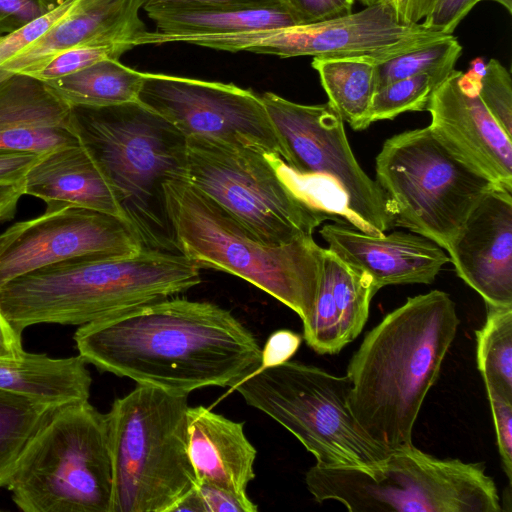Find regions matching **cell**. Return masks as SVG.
Here are the masks:
<instances>
[{
  "mask_svg": "<svg viewBox=\"0 0 512 512\" xmlns=\"http://www.w3.org/2000/svg\"><path fill=\"white\" fill-rule=\"evenodd\" d=\"M73 339L98 370L181 395L234 389L261 363L258 341L230 311L178 297L82 325Z\"/></svg>",
  "mask_w": 512,
  "mask_h": 512,
  "instance_id": "6da1fadb",
  "label": "cell"
},
{
  "mask_svg": "<svg viewBox=\"0 0 512 512\" xmlns=\"http://www.w3.org/2000/svg\"><path fill=\"white\" fill-rule=\"evenodd\" d=\"M459 326L449 294L410 297L364 337L347 367L349 406L365 433L386 449L411 446L430 388Z\"/></svg>",
  "mask_w": 512,
  "mask_h": 512,
  "instance_id": "7a4b0ae2",
  "label": "cell"
},
{
  "mask_svg": "<svg viewBox=\"0 0 512 512\" xmlns=\"http://www.w3.org/2000/svg\"><path fill=\"white\" fill-rule=\"evenodd\" d=\"M200 282V267L181 253L143 248L127 257L69 259L22 275L0 288V308L21 332L44 323L82 326Z\"/></svg>",
  "mask_w": 512,
  "mask_h": 512,
  "instance_id": "3957f363",
  "label": "cell"
},
{
  "mask_svg": "<svg viewBox=\"0 0 512 512\" xmlns=\"http://www.w3.org/2000/svg\"><path fill=\"white\" fill-rule=\"evenodd\" d=\"M74 133L110 183L145 248L178 252L164 184L187 178V138L139 101L71 106Z\"/></svg>",
  "mask_w": 512,
  "mask_h": 512,
  "instance_id": "277c9868",
  "label": "cell"
},
{
  "mask_svg": "<svg viewBox=\"0 0 512 512\" xmlns=\"http://www.w3.org/2000/svg\"><path fill=\"white\" fill-rule=\"evenodd\" d=\"M176 249L200 268L238 276L306 322L314 308L324 248L312 236L265 244L185 179L164 184Z\"/></svg>",
  "mask_w": 512,
  "mask_h": 512,
  "instance_id": "5b68a950",
  "label": "cell"
},
{
  "mask_svg": "<svg viewBox=\"0 0 512 512\" xmlns=\"http://www.w3.org/2000/svg\"><path fill=\"white\" fill-rule=\"evenodd\" d=\"M188 395L137 384L105 414L110 512H170L197 485L188 451Z\"/></svg>",
  "mask_w": 512,
  "mask_h": 512,
  "instance_id": "8992f818",
  "label": "cell"
},
{
  "mask_svg": "<svg viewBox=\"0 0 512 512\" xmlns=\"http://www.w3.org/2000/svg\"><path fill=\"white\" fill-rule=\"evenodd\" d=\"M307 489L351 512H500L497 487L482 463L440 459L413 445L373 469L312 466Z\"/></svg>",
  "mask_w": 512,
  "mask_h": 512,
  "instance_id": "52a82bcc",
  "label": "cell"
},
{
  "mask_svg": "<svg viewBox=\"0 0 512 512\" xmlns=\"http://www.w3.org/2000/svg\"><path fill=\"white\" fill-rule=\"evenodd\" d=\"M6 488L24 512H110L105 414L89 401L56 409L27 443Z\"/></svg>",
  "mask_w": 512,
  "mask_h": 512,
  "instance_id": "ba28073f",
  "label": "cell"
},
{
  "mask_svg": "<svg viewBox=\"0 0 512 512\" xmlns=\"http://www.w3.org/2000/svg\"><path fill=\"white\" fill-rule=\"evenodd\" d=\"M234 389L293 434L321 467H378L392 450L373 441L349 406L347 375L295 361L261 368Z\"/></svg>",
  "mask_w": 512,
  "mask_h": 512,
  "instance_id": "9c48e42d",
  "label": "cell"
},
{
  "mask_svg": "<svg viewBox=\"0 0 512 512\" xmlns=\"http://www.w3.org/2000/svg\"><path fill=\"white\" fill-rule=\"evenodd\" d=\"M377 183L390 200L394 226L446 249L492 180L455 157L429 127L387 139L376 157Z\"/></svg>",
  "mask_w": 512,
  "mask_h": 512,
  "instance_id": "30bf717a",
  "label": "cell"
},
{
  "mask_svg": "<svg viewBox=\"0 0 512 512\" xmlns=\"http://www.w3.org/2000/svg\"><path fill=\"white\" fill-rule=\"evenodd\" d=\"M186 138V180L263 243L284 245L312 236L331 220L289 186L272 155L200 136Z\"/></svg>",
  "mask_w": 512,
  "mask_h": 512,
  "instance_id": "8fae6325",
  "label": "cell"
},
{
  "mask_svg": "<svg viewBox=\"0 0 512 512\" xmlns=\"http://www.w3.org/2000/svg\"><path fill=\"white\" fill-rule=\"evenodd\" d=\"M446 35L420 23H400L390 4L382 1L355 13L311 24L233 34L169 35L166 41L281 58L362 57L378 64Z\"/></svg>",
  "mask_w": 512,
  "mask_h": 512,
  "instance_id": "7c38bea8",
  "label": "cell"
},
{
  "mask_svg": "<svg viewBox=\"0 0 512 512\" xmlns=\"http://www.w3.org/2000/svg\"><path fill=\"white\" fill-rule=\"evenodd\" d=\"M260 97L282 146V160L292 170L334 181L358 230L381 234L394 226L390 200L357 162L344 121L329 102L304 105L272 92Z\"/></svg>",
  "mask_w": 512,
  "mask_h": 512,
  "instance_id": "4fadbf2b",
  "label": "cell"
},
{
  "mask_svg": "<svg viewBox=\"0 0 512 512\" xmlns=\"http://www.w3.org/2000/svg\"><path fill=\"white\" fill-rule=\"evenodd\" d=\"M138 101L183 135L253 148L283 158L260 96L234 84L144 73Z\"/></svg>",
  "mask_w": 512,
  "mask_h": 512,
  "instance_id": "5bb4252c",
  "label": "cell"
},
{
  "mask_svg": "<svg viewBox=\"0 0 512 512\" xmlns=\"http://www.w3.org/2000/svg\"><path fill=\"white\" fill-rule=\"evenodd\" d=\"M145 248L125 219L68 207L45 211L0 233V288L22 275L74 258H120Z\"/></svg>",
  "mask_w": 512,
  "mask_h": 512,
  "instance_id": "9a60e30c",
  "label": "cell"
},
{
  "mask_svg": "<svg viewBox=\"0 0 512 512\" xmlns=\"http://www.w3.org/2000/svg\"><path fill=\"white\" fill-rule=\"evenodd\" d=\"M479 81L454 69L432 93L428 127L455 157L512 190V137L480 99Z\"/></svg>",
  "mask_w": 512,
  "mask_h": 512,
  "instance_id": "2e32d148",
  "label": "cell"
},
{
  "mask_svg": "<svg viewBox=\"0 0 512 512\" xmlns=\"http://www.w3.org/2000/svg\"><path fill=\"white\" fill-rule=\"evenodd\" d=\"M446 250L458 276L486 305L512 306V190H489Z\"/></svg>",
  "mask_w": 512,
  "mask_h": 512,
  "instance_id": "e0dca14e",
  "label": "cell"
},
{
  "mask_svg": "<svg viewBox=\"0 0 512 512\" xmlns=\"http://www.w3.org/2000/svg\"><path fill=\"white\" fill-rule=\"evenodd\" d=\"M319 233L331 252L365 273L378 291L388 285L431 284L450 261L442 247L417 233L367 234L337 222Z\"/></svg>",
  "mask_w": 512,
  "mask_h": 512,
  "instance_id": "ac0fdd59",
  "label": "cell"
},
{
  "mask_svg": "<svg viewBox=\"0 0 512 512\" xmlns=\"http://www.w3.org/2000/svg\"><path fill=\"white\" fill-rule=\"evenodd\" d=\"M71 110L45 82L10 75L0 82V153L42 155L78 143Z\"/></svg>",
  "mask_w": 512,
  "mask_h": 512,
  "instance_id": "d6986e66",
  "label": "cell"
},
{
  "mask_svg": "<svg viewBox=\"0 0 512 512\" xmlns=\"http://www.w3.org/2000/svg\"><path fill=\"white\" fill-rule=\"evenodd\" d=\"M141 8L143 0H75L62 17L2 68L11 74L24 73L76 46L122 42L134 46V40L146 31L139 17Z\"/></svg>",
  "mask_w": 512,
  "mask_h": 512,
  "instance_id": "ffe728a7",
  "label": "cell"
},
{
  "mask_svg": "<svg viewBox=\"0 0 512 512\" xmlns=\"http://www.w3.org/2000/svg\"><path fill=\"white\" fill-rule=\"evenodd\" d=\"M378 292L363 272L323 250L314 308L303 323V338L318 354H337L362 331Z\"/></svg>",
  "mask_w": 512,
  "mask_h": 512,
  "instance_id": "44dd1931",
  "label": "cell"
},
{
  "mask_svg": "<svg viewBox=\"0 0 512 512\" xmlns=\"http://www.w3.org/2000/svg\"><path fill=\"white\" fill-rule=\"evenodd\" d=\"M23 194L43 200L45 211L85 208L127 220L107 178L80 142L40 155L23 179Z\"/></svg>",
  "mask_w": 512,
  "mask_h": 512,
  "instance_id": "7402d4cb",
  "label": "cell"
},
{
  "mask_svg": "<svg viewBox=\"0 0 512 512\" xmlns=\"http://www.w3.org/2000/svg\"><path fill=\"white\" fill-rule=\"evenodd\" d=\"M188 451L197 482H207L247 495L255 478L257 451L244 432V423L204 406L189 407Z\"/></svg>",
  "mask_w": 512,
  "mask_h": 512,
  "instance_id": "603a6c76",
  "label": "cell"
},
{
  "mask_svg": "<svg viewBox=\"0 0 512 512\" xmlns=\"http://www.w3.org/2000/svg\"><path fill=\"white\" fill-rule=\"evenodd\" d=\"M91 384L79 354L53 358L25 351L19 359H0V389L54 406L88 401Z\"/></svg>",
  "mask_w": 512,
  "mask_h": 512,
  "instance_id": "cb8c5ba5",
  "label": "cell"
},
{
  "mask_svg": "<svg viewBox=\"0 0 512 512\" xmlns=\"http://www.w3.org/2000/svg\"><path fill=\"white\" fill-rule=\"evenodd\" d=\"M164 35L233 34L299 25L280 0L146 13Z\"/></svg>",
  "mask_w": 512,
  "mask_h": 512,
  "instance_id": "d4e9b609",
  "label": "cell"
},
{
  "mask_svg": "<svg viewBox=\"0 0 512 512\" xmlns=\"http://www.w3.org/2000/svg\"><path fill=\"white\" fill-rule=\"evenodd\" d=\"M329 103L354 130L370 126L368 114L377 90V63L362 57L313 58Z\"/></svg>",
  "mask_w": 512,
  "mask_h": 512,
  "instance_id": "484cf974",
  "label": "cell"
},
{
  "mask_svg": "<svg viewBox=\"0 0 512 512\" xmlns=\"http://www.w3.org/2000/svg\"><path fill=\"white\" fill-rule=\"evenodd\" d=\"M144 73L104 59L45 83L70 106L102 107L138 101Z\"/></svg>",
  "mask_w": 512,
  "mask_h": 512,
  "instance_id": "4316f807",
  "label": "cell"
},
{
  "mask_svg": "<svg viewBox=\"0 0 512 512\" xmlns=\"http://www.w3.org/2000/svg\"><path fill=\"white\" fill-rule=\"evenodd\" d=\"M59 407L0 389V488L29 440Z\"/></svg>",
  "mask_w": 512,
  "mask_h": 512,
  "instance_id": "83f0119b",
  "label": "cell"
},
{
  "mask_svg": "<svg viewBox=\"0 0 512 512\" xmlns=\"http://www.w3.org/2000/svg\"><path fill=\"white\" fill-rule=\"evenodd\" d=\"M486 308V321L475 332L477 366L485 387L512 399V306Z\"/></svg>",
  "mask_w": 512,
  "mask_h": 512,
  "instance_id": "f1b7e54d",
  "label": "cell"
},
{
  "mask_svg": "<svg viewBox=\"0 0 512 512\" xmlns=\"http://www.w3.org/2000/svg\"><path fill=\"white\" fill-rule=\"evenodd\" d=\"M462 46L457 38L446 35L376 65L377 89L396 80L422 73H451Z\"/></svg>",
  "mask_w": 512,
  "mask_h": 512,
  "instance_id": "f546056e",
  "label": "cell"
},
{
  "mask_svg": "<svg viewBox=\"0 0 512 512\" xmlns=\"http://www.w3.org/2000/svg\"><path fill=\"white\" fill-rule=\"evenodd\" d=\"M449 74H417L377 89L372 98L368 123L391 120L404 112L426 110L432 93Z\"/></svg>",
  "mask_w": 512,
  "mask_h": 512,
  "instance_id": "4dcf8cb0",
  "label": "cell"
},
{
  "mask_svg": "<svg viewBox=\"0 0 512 512\" xmlns=\"http://www.w3.org/2000/svg\"><path fill=\"white\" fill-rule=\"evenodd\" d=\"M133 48L128 42L76 46L57 53L24 73L47 82L73 74L104 59H119Z\"/></svg>",
  "mask_w": 512,
  "mask_h": 512,
  "instance_id": "1f68e13d",
  "label": "cell"
},
{
  "mask_svg": "<svg viewBox=\"0 0 512 512\" xmlns=\"http://www.w3.org/2000/svg\"><path fill=\"white\" fill-rule=\"evenodd\" d=\"M478 95L488 111L512 137V79L497 59H490L479 81Z\"/></svg>",
  "mask_w": 512,
  "mask_h": 512,
  "instance_id": "d6a6232c",
  "label": "cell"
},
{
  "mask_svg": "<svg viewBox=\"0 0 512 512\" xmlns=\"http://www.w3.org/2000/svg\"><path fill=\"white\" fill-rule=\"evenodd\" d=\"M75 0H69L61 6L29 23L25 27L6 35L0 40V82L12 75L2 68V65L31 42L41 36L70 8Z\"/></svg>",
  "mask_w": 512,
  "mask_h": 512,
  "instance_id": "836d02e7",
  "label": "cell"
},
{
  "mask_svg": "<svg viewBox=\"0 0 512 512\" xmlns=\"http://www.w3.org/2000/svg\"><path fill=\"white\" fill-rule=\"evenodd\" d=\"M504 472L512 480V399L486 387Z\"/></svg>",
  "mask_w": 512,
  "mask_h": 512,
  "instance_id": "e575fe53",
  "label": "cell"
},
{
  "mask_svg": "<svg viewBox=\"0 0 512 512\" xmlns=\"http://www.w3.org/2000/svg\"><path fill=\"white\" fill-rule=\"evenodd\" d=\"M299 25L311 24L352 13L354 0H280Z\"/></svg>",
  "mask_w": 512,
  "mask_h": 512,
  "instance_id": "d590c367",
  "label": "cell"
},
{
  "mask_svg": "<svg viewBox=\"0 0 512 512\" xmlns=\"http://www.w3.org/2000/svg\"><path fill=\"white\" fill-rule=\"evenodd\" d=\"M52 10L39 0H0V35L14 33Z\"/></svg>",
  "mask_w": 512,
  "mask_h": 512,
  "instance_id": "8d00e7d4",
  "label": "cell"
},
{
  "mask_svg": "<svg viewBox=\"0 0 512 512\" xmlns=\"http://www.w3.org/2000/svg\"><path fill=\"white\" fill-rule=\"evenodd\" d=\"M197 492L205 512H256L257 505L248 495L237 494L228 489L207 483L197 482Z\"/></svg>",
  "mask_w": 512,
  "mask_h": 512,
  "instance_id": "74e56055",
  "label": "cell"
},
{
  "mask_svg": "<svg viewBox=\"0 0 512 512\" xmlns=\"http://www.w3.org/2000/svg\"><path fill=\"white\" fill-rule=\"evenodd\" d=\"M480 0H435L421 23L425 28L451 35Z\"/></svg>",
  "mask_w": 512,
  "mask_h": 512,
  "instance_id": "f35d334b",
  "label": "cell"
},
{
  "mask_svg": "<svg viewBox=\"0 0 512 512\" xmlns=\"http://www.w3.org/2000/svg\"><path fill=\"white\" fill-rule=\"evenodd\" d=\"M302 336L288 330L280 329L273 332L261 349L260 368H267L285 363L297 352Z\"/></svg>",
  "mask_w": 512,
  "mask_h": 512,
  "instance_id": "ab89813d",
  "label": "cell"
},
{
  "mask_svg": "<svg viewBox=\"0 0 512 512\" xmlns=\"http://www.w3.org/2000/svg\"><path fill=\"white\" fill-rule=\"evenodd\" d=\"M39 156L32 153H0V186L21 183Z\"/></svg>",
  "mask_w": 512,
  "mask_h": 512,
  "instance_id": "60d3db41",
  "label": "cell"
},
{
  "mask_svg": "<svg viewBox=\"0 0 512 512\" xmlns=\"http://www.w3.org/2000/svg\"><path fill=\"white\" fill-rule=\"evenodd\" d=\"M277 0H143L146 13L222 5L262 4Z\"/></svg>",
  "mask_w": 512,
  "mask_h": 512,
  "instance_id": "b9f144b4",
  "label": "cell"
},
{
  "mask_svg": "<svg viewBox=\"0 0 512 512\" xmlns=\"http://www.w3.org/2000/svg\"><path fill=\"white\" fill-rule=\"evenodd\" d=\"M397 20L406 25L419 24L431 10L435 0H386Z\"/></svg>",
  "mask_w": 512,
  "mask_h": 512,
  "instance_id": "7bdbcfd3",
  "label": "cell"
},
{
  "mask_svg": "<svg viewBox=\"0 0 512 512\" xmlns=\"http://www.w3.org/2000/svg\"><path fill=\"white\" fill-rule=\"evenodd\" d=\"M24 353L22 332L13 326L0 308V359L15 360Z\"/></svg>",
  "mask_w": 512,
  "mask_h": 512,
  "instance_id": "ee69618b",
  "label": "cell"
},
{
  "mask_svg": "<svg viewBox=\"0 0 512 512\" xmlns=\"http://www.w3.org/2000/svg\"><path fill=\"white\" fill-rule=\"evenodd\" d=\"M23 181L14 185L0 186V223L11 220L23 196Z\"/></svg>",
  "mask_w": 512,
  "mask_h": 512,
  "instance_id": "f6af8a7d",
  "label": "cell"
},
{
  "mask_svg": "<svg viewBox=\"0 0 512 512\" xmlns=\"http://www.w3.org/2000/svg\"><path fill=\"white\" fill-rule=\"evenodd\" d=\"M205 512L196 487L182 497L170 510V512Z\"/></svg>",
  "mask_w": 512,
  "mask_h": 512,
  "instance_id": "bcb514c9",
  "label": "cell"
},
{
  "mask_svg": "<svg viewBox=\"0 0 512 512\" xmlns=\"http://www.w3.org/2000/svg\"><path fill=\"white\" fill-rule=\"evenodd\" d=\"M39 1L42 2L43 4L47 5L48 7L55 9V8L61 6L62 4L66 3L69 0H39Z\"/></svg>",
  "mask_w": 512,
  "mask_h": 512,
  "instance_id": "7dc6e473",
  "label": "cell"
},
{
  "mask_svg": "<svg viewBox=\"0 0 512 512\" xmlns=\"http://www.w3.org/2000/svg\"><path fill=\"white\" fill-rule=\"evenodd\" d=\"M480 1H494L506 8L509 13H512V0H480Z\"/></svg>",
  "mask_w": 512,
  "mask_h": 512,
  "instance_id": "c3c4849f",
  "label": "cell"
},
{
  "mask_svg": "<svg viewBox=\"0 0 512 512\" xmlns=\"http://www.w3.org/2000/svg\"><path fill=\"white\" fill-rule=\"evenodd\" d=\"M358 1H360L365 6H370V5H373V4L382 2V1H386V0H358Z\"/></svg>",
  "mask_w": 512,
  "mask_h": 512,
  "instance_id": "681fc988",
  "label": "cell"
},
{
  "mask_svg": "<svg viewBox=\"0 0 512 512\" xmlns=\"http://www.w3.org/2000/svg\"><path fill=\"white\" fill-rule=\"evenodd\" d=\"M2 36L0 35V40H1Z\"/></svg>",
  "mask_w": 512,
  "mask_h": 512,
  "instance_id": "f907efd6",
  "label": "cell"
}]
</instances>
